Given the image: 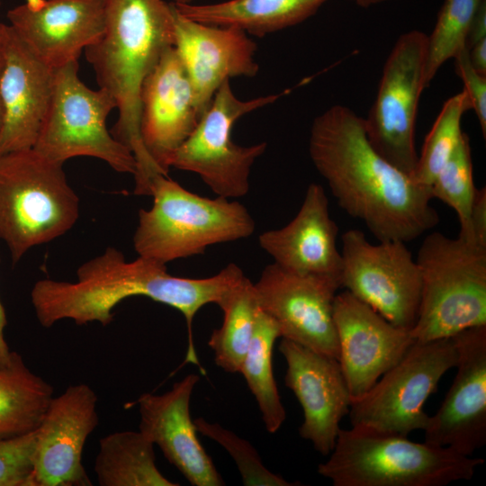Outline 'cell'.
I'll return each instance as SVG.
<instances>
[{
	"instance_id": "277c9868",
	"label": "cell",
	"mask_w": 486,
	"mask_h": 486,
	"mask_svg": "<svg viewBox=\"0 0 486 486\" xmlns=\"http://www.w3.org/2000/svg\"><path fill=\"white\" fill-rule=\"evenodd\" d=\"M328 455L318 472L334 486H445L470 480L485 462L363 426L340 428Z\"/></svg>"
},
{
	"instance_id": "8d00e7d4",
	"label": "cell",
	"mask_w": 486,
	"mask_h": 486,
	"mask_svg": "<svg viewBox=\"0 0 486 486\" xmlns=\"http://www.w3.org/2000/svg\"><path fill=\"white\" fill-rule=\"evenodd\" d=\"M467 49L472 66L476 71L486 76V39L475 42Z\"/></svg>"
},
{
	"instance_id": "ba28073f",
	"label": "cell",
	"mask_w": 486,
	"mask_h": 486,
	"mask_svg": "<svg viewBox=\"0 0 486 486\" xmlns=\"http://www.w3.org/2000/svg\"><path fill=\"white\" fill-rule=\"evenodd\" d=\"M77 72V61L55 70L50 105L32 148L61 165L75 157L96 158L134 176L132 152L106 128L108 114L116 109L114 99L102 88L87 87Z\"/></svg>"
},
{
	"instance_id": "836d02e7",
	"label": "cell",
	"mask_w": 486,
	"mask_h": 486,
	"mask_svg": "<svg viewBox=\"0 0 486 486\" xmlns=\"http://www.w3.org/2000/svg\"><path fill=\"white\" fill-rule=\"evenodd\" d=\"M457 76L464 83V90L469 98L479 121L483 138L486 137V76L474 69L469 58L468 49L460 50L454 57Z\"/></svg>"
},
{
	"instance_id": "e575fe53",
	"label": "cell",
	"mask_w": 486,
	"mask_h": 486,
	"mask_svg": "<svg viewBox=\"0 0 486 486\" xmlns=\"http://www.w3.org/2000/svg\"><path fill=\"white\" fill-rule=\"evenodd\" d=\"M470 227L473 238L486 246V189H477L470 215Z\"/></svg>"
},
{
	"instance_id": "ffe728a7",
	"label": "cell",
	"mask_w": 486,
	"mask_h": 486,
	"mask_svg": "<svg viewBox=\"0 0 486 486\" xmlns=\"http://www.w3.org/2000/svg\"><path fill=\"white\" fill-rule=\"evenodd\" d=\"M11 28L54 71L77 61L104 30V0H25L8 11Z\"/></svg>"
},
{
	"instance_id": "52a82bcc",
	"label": "cell",
	"mask_w": 486,
	"mask_h": 486,
	"mask_svg": "<svg viewBox=\"0 0 486 486\" xmlns=\"http://www.w3.org/2000/svg\"><path fill=\"white\" fill-rule=\"evenodd\" d=\"M79 216V198L63 165L33 148L0 155V239L13 264L32 248L67 233Z\"/></svg>"
},
{
	"instance_id": "6da1fadb",
	"label": "cell",
	"mask_w": 486,
	"mask_h": 486,
	"mask_svg": "<svg viewBox=\"0 0 486 486\" xmlns=\"http://www.w3.org/2000/svg\"><path fill=\"white\" fill-rule=\"evenodd\" d=\"M309 153L339 207L378 241L407 243L438 224L430 188L382 157L350 108L335 104L313 120Z\"/></svg>"
},
{
	"instance_id": "7a4b0ae2",
	"label": "cell",
	"mask_w": 486,
	"mask_h": 486,
	"mask_svg": "<svg viewBox=\"0 0 486 486\" xmlns=\"http://www.w3.org/2000/svg\"><path fill=\"white\" fill-rule=\"evenodd\" d=\"M104 30L85 50L99 88L114 99L118 119L112 135L132 152L137 194H147L162 174L148 154L140 132V94L148 74L174 47L173 5L165 0H104ZM163 175V174H162Z\"/></svg>"
},
{
	"instance_id": "d590c367",
	"label": "cell",
	"mask_w": 486,
	"mask_h": 486,
	"mask_svg": "<svg viewBox=\"0 0 486 486\" xmlns=\"http://www.w3.org/2000/svg\"><path fill=\"white\" fill-rule=\"evenodd\" d=\"M484 39H486V0L482 1L472 21L467 39V48Z\"/></svg>"
},
{
	"instance_id": "7402d4cb",
	"label": "cell",
	"mask_w": 486,
	"mask_h": 486,
	"mask_svg": "<svg viewBox=\"0 0 486 486\" xmlns=\"http://www.w3.org/2000/svg\"><path fill=\"white\" fill-rule=\"evenodd\" d=\"M199 376L190 374L159 395L141 394L140 431L162 451L166 460L194 486H221L225 482L196 436L190 400Z\"/></svg>"
},
{
	"instance_id": "4fadbf2b",
	"label": "cell",
	"mask_w": 486,
	"mask_h": 486,
	"mask_svg": "<svg viewBox=\"0 0 486 486\" xmlns=\"http://www.w3.org/2000/svg\"><path fill=\"white\" fill-rule=\"evenodd\" d=\"M338 281L295 273L273 263L254 284L261 310L276 323L282 338L338 359L333 303Z\"/></svg>"
},
{
	"instance_id": "f1b7e54d",
	"label": "cell",
	"mask_w": 486,
	"mask_h": 486,
	"mask_svg": "<svg viewBox=\"0 0 486 486\" xmlns=\"http://www.w3.org/2000/svg\"><path fill=\"white\" fill-rule=\"evenodd\" d=\"M468 110L471 105L464 89L445 102L418 155L411 176L415 183L430 186L462 139V118Z\"/></svg>"
},
{
	"instance_id": "4316f807",
	"label": "cell",
	"mask_w": 486,
	"mask_h": 486,
	"mask_svg": "<svg viewBox=\"0 0 486 486\" xmlns=\"http://www.w3.org/2000/svg\"><path fill=\"white\" fill-rule=\"evenodd\" d=\"M281 338L274 320L258 310L254 332L239 373L254 395L266 430L277 432L286 418L273 371V348Z\"/></svg>"
},
{
	"instance_id": "8992f818",
	"label": "cell",
	"mask_w": 486,
	"mask_h": 486,
	"mask_svg": "<svg viewBox=\"0 0 486 486\" xmlns=\"http://www.w3.org/2000/svg\"><path fill=\"white\" fill-rule=\"evenodd\" d=\"M416 262L421 275L416 341L450 338L486 325V247L458 234H428Z\"/></svg>"
},
{
	"instance_id": "cb8c5ba5",
	"label": "cell",
	"mask_w": 486,
	"mask_h": 486,
	"mask_svg": "<svg viewBox=\"0 0 486 486\" xmlns=\"http://www.w3.org/2000/svg\"><path fill=\"white\" fill-rule=\"evenodd\" d=\"M328 0H228L194 4H175L184 16L206 24L233 26L263 37L294 26L311 15Z\"/></svg>"
},
{
	"instance_id": "44dd1931",
	"label": "cell",
	"mask_w": 486,
	"mask_h": 486,
	"mask_svg": "<svg viewBox=\"0 0 486 486\" xmlns=\"http://www.w3.org/2000/svg\"><path fill=\"white\" fill-rule=\"evenodd\" d=\"M54 80L55 71L5 24L0 72L4 110L0 155L33 148L50 105Z\"/></svg>"
},
{
	"instance_id": "74e56055",
	"label": "cell",
	"mask_w": 486,
	"mask_h": 486,
	"mask_svg": "<svg viewBox=\"0 0 486 486\" xmlns=\"http://www.w3.org/2000/svg\"><path fill=\"white\" fill-rule=\"evenodd\" d=\"M6 325L7 319L5 310L0 301V368L8 364L12 354L4 338V328Z\"/></svg>"
},
{
	"instance_id": "5b68a950",
	"label": "cell",
	"mask_w": 486,
	"mask_h": 486,
	"mask_svg": "<svg viewBox=\"0 0 486 486\" xmlns=\"http://www.w3.org/2000/svg\"><path fill=\"white\" fill-rule=\"evenodd\" d=\"M153 205L139 211L133 247L139 256L166 263L204 253L207 247L251 236L255 221L238 201L192 193L165 175L151 181Z\"/></svg>"
},
{
	"instance_id": "e0dca14e",
	"label": "cell",
	"mask_w": 486,
	"mask_h": 486,
	"mask_svg": "<svg viewBox=\"0 0 486 486\" xmlns=\"http://www.w3.org/2000/svg\"><path fill=\"white\" fill-rule=\"evenodd\" d=\"M279 350L287 365L284 384L303 410L299 434L320 454L328 455L352 402L339 361L286 338H282Z\"/></svg>"
},
{
	"instance_id": "3957f363",
	"label": "cell",
	"mask_w": 486,
	"mask_h": 486,
	"mask_svg": "<svg viewBox=\"0 0 486 486\" xmlns=\"http://www.w3.org/2000/svg\"><path fill=\"white\" fill-rule=\"evenodd\" d=\"M76 281H37L31 292L39 323L50 328L62 320L77 325L113 320L112 310L124 299L145 296L179 311L188 304V278L167 273L166 265L139 256L128 262L115 248L85 262L76 270Z\"/></svg>"
},
{
	"instance_id": "7c38bea8",
	"label": "cell",
	"mask_w": 486,
	"mask_h": 486,
	"mask_svg": "<svg viewBox=\"0 0 486 486\" xmlns=\"http://www.w3.org/2000/svg\"><path fill=\"white\" fill-rule=\"evenodd\" d=\"M341 286L393 325L410 330L417 320L421 275L400 240L371 243L356 229L341 236Z\"/></svg>"
},
{
	"instance_id": "2e32d148",
	"label": "cell",
	"mask_w": 486,
	"mask_h": 486,
	"mask_svg": "<svg viewBox=\"0 0 486 486\" xmlns=\"http://www.w3.org/2000/svg\"><path fill=\"white\" fill-rule=\"evenodd\" d=\"M97 396L86 383L52 397L37 429L30 486L92 485L82 464L86 441L98 425Z\"/></svg>"
},
{
	"instance_id": "8fae6325",
	"label": "cell",
	"mask_w": 486,
	"mask_h": 486,
	"mask_svg": "<svg viewBox=\"0 0 486 486\" xmlns=\"http://www.w3.org/2000/svg\"><path fill=\"white\" fill-rule=\"evenodd\" d=\"M428 35L413 30L402 33L389 53L377 94L364 119L367 139L394 166L412 176L418 153L415 128L425 90Z\"/></svg>"
},
{
	"instance_id": "83f0119b",
	"label": "cell",
	"mask_w": 486,
	"mask_h": 486,
	"mask_svg": "<svg viewBox=\"0 0 486 486\" xmlns=\"http://www.w3.org/2000/svg\"><path fill=\"white\" fill-rule=\"evenodd\" d=\"M218 305L223 311V322L212 331L208 345L219 367L228 373H238L259 310L254 284L244 275L227 291Z\"/></svg>"
},
{
	"instance_id": "30bf717a",
	"label": "cell",
	"mask_w": 486,
	"mask_h": 486,
	"mask_svg": "<svg viewBox=\"0 0 486 486\" xmlns=\"http://www.w3.org/2000/svg\"><path fill=\"white\" fill-rule=\"evenodd\" d=\"M457 361L454 337L415 341L380 381L352 400L348 412L352 427L405 436L414 430H424L429 418L424 404Z\"/></svg>"
},
{
	"instance_id": "7bdbcfd3",
	"label": "cell",
	"mask_w": 486,
	"mask_h": 486,
	"mask_svg": "<svg viewBox=\"0 0 486 486\" xmlns=\"http://www.w3.org/2000/svg\"><path fill=\"white\" fill-rule=\"evenodd\" d=\"M0 4H1V2H0Z\"/></svg>"
},
{
	"instance_id": "1f68e13d",
	"label": "cell",
	"mask_w": 486,
	"mask_h": 486,
	"mask_svg": "<svg viewBox=\"0 0 486 486\" xmlns=\"http://www.w3.org/2000/svg\"><path fill=\"white\" fill-rule=\"evenodd\" d=\"M197 432L220 445L234 460L244 485L247 486H294L282 476L270 472L263 464L256 448L246 439L218 423L203 418L194 420Z\"/></svg>"
},
{
	"instance_id": "9c48e42d",
	"label": "cell",
	"mask_w": 486,
	"mask_h": 486,
	"mask_svg": "<svg viewBox=\"0 0 486 486\" xmlns=\"http://www.w3.org/2000/svg\"><path fill=\"white\" fill-rule=\"evenodd\" d=\"M289 93L290 89H286L275 94L241 100L234 94L230 80L225 81L193 132L173 155L170 167L197 174L218 196L235 199L246 195L251 167L266 151V142L239 146L232 140V128L245 114Z\"/></svg>"
},
{
	"instance_id": "f35d334b",
	"label": "cell",
	"mask_w": 486,
	"mask_h": 486,
	"mask_svg": "<svg viewBox=\"0 0 486 486\" xmlns=\"http://www.w3.org/2000/svg\"><path fill=\"white\" fill-rule=\"evenodd\" d=\"M354 3H356L357 5L361 7H370L372 5H375L383 2H386L388 0H351Z\"/></svg>"
},
{
	"instance_id": "603a6c76",
	"label": "cell",
	"mask_w": 486,
	"mask_h": 486,
	"mask_svg": "<svg viewBox=\"0 0 486 486\" xmlns=\"http://www.w3.org/2000/svg\"><path fill=\"white\" fill-rule=\"evenodd\" d=\"M338 233V227L329 215L328 196L320 184L312 183L296 216L284 227L260 234L258 242L281 267L330 277L341 284Z\"/></svg>"
},
{
	"instance_id": "4dcf8cb0",
	"label": "cell",
	"mask_w": 486,
	"mask_h": 486,
	"mask_svg": "<svg viewBox=\"0 0 486 486\" xmlns=\"http://www.w3.org/2000/svg\"><path fill=\"white\" fill-rule=\"evenodd\" d=\"M429 188L432 199H439L457 214L459 234L473 238L470 215L477 189L473 183L470 140L466 133L464 132L458 146Z\"/></svg>"
},
{
	"instance_id": "d6986e66",
	"label": "cell",
	"mask_w": 486,
	"mask_h": 486,
	"mask_svg": "<svg viewBox=\"0 0 486 486\" xmlns=\"http://www.w3.org/2000/svg\"><path fill=\"white\" fill-rule=\"evenodd\" d=\"M172 5L174 47L202 113L225 81L238 76L253 77L258 73L256 44L239 28L196 22L182 14L174 3Z\"/></svg>"
},
{
	"instance_id": "60d3db41",
	"label": "cell",
	"mask_w": 486,
	"mask_h": 486,
	"mask_svg": "<svg viewBox=\"0 0 486 486\" xmlns=\"http://www.w3.org/2000/svg\"><path fill=\"white\" fill-rule=\"evenodd\" d=\"M3 125H4V110H3V105L0 99V136H1L2 129H3Z\"/></svg>"
},
{
	"instance_id": "b9f144b4",
	"label": "cell",
	"mask_w": 486,
	"mask_h": 486,
	"mask_svg": "<svg viewBox=\"0 0 486 486\" xmlns=\"http://www.w3.org/2000/svg\"><path fill=\"white\" fill-rule=\"evenodd\" d=\"M175 4H192L194 0H171Z\"/></svg>"
},
{
	"instance_id": "484cf974",
	"label": "cell",
	"mask_w": 486,
	"mask_h": 486,
	"mask_svg": "<svg viewBox=\"0 0 486 486\" xmlns=\"http://www.w3.org/2000/svg\"><path fill=\"white\" fill-rule=\"evenodd\" d=\"M94 471L101 486H177L156 465L154 444L139 431H117L99 441Z\"/></svg>"
},
{
	"instance_id": "ab89813d",
	"label": "cell",
	"mask_w": 486,
	"mask_h": 486,
	"mask_svg": "<svg viewBox=\"0 0 486 486\" xmlns=\"http://www.w3.org/2000/svg\"><path fill=\"white\" fill-rule=\"evenodd\" d=\"M5 24L0 22V72L3 65L4 58V35Z\"/></svg>"
},
{
	"instance_id": "f546056e",
	"label": "cell",
	"mask_w": 486,
	"mask_h": 486,
	"mask_svg": "<svg viewBox=\"0 0 486 486\" xmlns=\"http://www.w3.org/2000/svg\"><path fill=\"white\" fill-rule=\"evenodd\" d=\"M482 0H445L435 27L428 35L426 88L441 67L467 48L469 32Z\"/></svg>"
},
{
	"instance_id": "9a60e30c",
	"label": "cell",
	"mask_w": 486,
	"mask_h": 486,
	"mask_svg": "<svg viewBox=\"0 0 486 486\" xmlns=\"http://www.w3.org/2000/svg\"><path fill=\"white\" fill-rule=\"evenodd\" d=\"M333 318L338 361L352 400L368 392L416 341L348 291L337 293Z\"/></svg>"
},
{
	"instance_id": "5bb4252c",
	"label": "cell",
	"mask_w": 486,
	"mask_h": 486,
	"mask_svg": "<svg viewBox=\"0 0 486 486\" xmlns=\"http://www.w3.org/2000/svg\"><path fill=\"white\" fill-rule=\"evenodd\" d=\"M453 337L456 374L441 406L428 418L424 442L472 456L486 444V325Z\"/></svg>"
},
{
	"instance_id": "d6a6232c",
	"label": "cell",
	"mask_w": 486,
	"mask_h": 486,
	"mask_svg": "<svg viewBox=\"0 0 486 486\" xmlns=\"http://www.w3.org/2000/svg\"><path fill=\"white\" fill-rule=\"evenodd\" d=\"M37 429L0 440V486H30L34 468Z\"/></svg>"
},
{
	"instance_id": "d4e9b609",
	"label": "cell",
	"mask_w": 486,
	"mask_h": 486,
	"mask_svg": "<svg viewBox=\"0 0 486 486\" xmlns=\"http://www.w3.org/2000/svg\"><path fill=\"white\" fill-rule=\"evenodd\" d=\"M53 392V387L12 351L8 364L0 368V440L38 429Z\"/></svg>"
},
{
	"instance_id": "ac0fdd59",
	"label": "cell",
	"mask_w": 486,
	"mask_h": 486,
	"mask_svg": "<svg viewBox=\"0 0 486 486\" xmlns=\"http://www.w3.org/2000/svg\"><path fill=\"white\" fill-rule=\"evenodd\" d=\"M201 115L185 68L171 47L148 74L140 94V137L163 175L167 176L173 155Z\"/></svg>"
}]
</instances>
